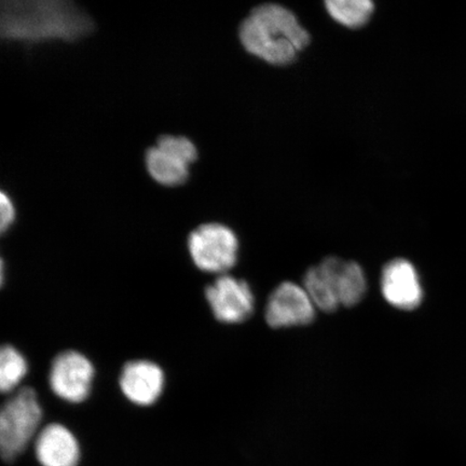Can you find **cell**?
Masks as SVG:
<instances>
[{
    "label": "cell",
    "instance_id": "obj_13",
    "mask_svg": "<svg viewBox=\"0 0 466 466\" xmlns=\"http://www.w3.org/2000/svg\"><path fill=\"white\" fill-rule=\"evenodd\" d=\"M325 7L337 23L351 29L365 26L375 11L370 0H329Z\"/></svg>",
    "mask_w": 466,
    "mask_h": 466
},
{
    "label": "cell",
    "instance_id": "obj_1",
    "mask_svg": "<svg viewBox=\"0 0 466 466\" xmlns=\"http://www.w3.org/2000/svg\"><path fill=\"white\" fill-rule=\"evenodd\" d=\"M2 36L26 44L75 43L93 31V22L84 10L64 0H9L2 3Z\"/></svg>",
    "mask_w": 466,
    "mask_h": 466
},
{
    "label": "cell",
    "instance_id": "obj_16",
    "mask_svg": "<svg viewBox=\"0 0 466 466\" xmlns=\"http://www.w3.org/2000/svg\"><path fill=\"white\" fill-rule=\"evenodd\" d=\"M15 208L13 200L8 195L2 192L0 195V230L7 232L15 220Z\"/></svg>",
    "mask_w": 466,
    "mask_h": 466
},
{
    "label": "cell",
    "instance_id": "obj_8",
    "mask_svg": "<svg viewBox=\"0 0 466 466\" xmlns=\"http://www.w3.org/2000/svg\"><path fill=\"white\" fill-rule=\"evenodd\" d=\"M316 317L314 306L306 289L284 282L272 291L266 307V320L271 328L281 329L311 323Z\"/></svg>",
    "mask_w": 466,
    "mask_h": 466
},
{
    "label": "cell",
    "instance_id": "obj_4",
    "mask_svg": "<svg viewBox=\"0 0 466 466\" xmlns=\"http://www.w3.org/2000/svg\"><path fill=\"white\" fill-rule=\"evenodd\" d=\"M187 247L192 262L203 272L227 275L238 261V237L223 224L208 223L197 227L190 232Z\"/></svg>",
    "mask_w": 466,
    "mask_h": 466
},
{
    "label": "cell",
    "instance_id": "obj_14",
    "mask_svg": "<svg viewBox=\"0 0 466 466\" xmlns=\"http://www.w3.org/2000/svg\"><path fill=\"white\" fill-rule=\"evenodd\" d=\"M28 372L27 360L19 350L5 345L0 350V391L14 394Z\"/></svg>",
    "mask_w": 466,
    "mask_h": 466
},
{
    "label": "cell",
    "instance_id": "obj_5",
    "mask_svg": "<svg viewBox=\"0 0 466 466\" xmlns=\"http://www.w3.org/2000/svg\"><path fill=\"white\" fill-rule=\"evenodd\" d=\"M197 158L198 150L190 139L165 136L146 153V167L157 183L175 187L187 182L190 166Z\"/></svg>",
    "mask_w": 466,
    "mask_h": 466
},
{
    "label": "cell",
    "instance_id": "obj_6",
    "mask_svg": "<svg viewBox=\"0 0 466 466\" xmlns=\"http://www.w3.org/2000/svg\"><path fill=\"white\" fill-rule=\"evenodd\" d=\"M96 369L85 354L66 350L52 360L48 382L51 391L66 403L80 404L89 398Z\"/></svg>",
    "mask_w": 466,
    "mask_h": 466
},
{
    "label": "cell",
    "instance_id": "obj_9",
    "mask_svg": "<svg viewBox=\"0 0 466 466\" xmlns=\"http://www.w3.org/2000/svg\"><path fill=\"white\" fill-rule=\"evenodd\" d=\"M119 388L130 403L148 407L158 401L166 387L161 366L148 360H130L122 367Z\"/></svg>",
    "mask_w": 466,
    "mask_h": 466
},
{
    "label": "cell",
    "instance_id": "obj_2",
    "mask_svg": "<svg viewBox=\"0 0 466 466\" xmlns=\"http://www.w3.org/2000/svg\"><path fill=\"white\" fill-rule=\"evenodd\" d=\"M248 54L275 66L293 63L310 44V34L288 8L264 4L250 11L238 31Z\"/></svg>",
    "mask_w": 466,
    "mask_h": 466
},
{
    "label": "cell",
    "instance_id": "obj_15",
    "mask_svg": "<svg viewBox=\"0 0 466 466\" xmlns=\"http://www.w3.org/2000/svg\"><path fill=\"white\" fill-rule=\"evenodd\" d=\"M304 289L314 306L325 312H333L340 306L328 277L319 266L312 267L306 272Z\"/></svg>",
    "mask_w": 466,
    "mask_h": 466
},
{
    "label": "cell",
    "instance_id": "obj_12",
    "mask_svg": "<svg viewBox=\"0 0 466 466\" xmlns=\"http://www.w3.org/2000/svg\"><path fill=\"white\" fill-rule=\"evenodd\" d=\"M319 266L329 278L340 305L352 307L362 300L367 283L363 268L357 262L329 258Z\"/></svg>",
    "mask_w": 466,
    "mask_h": 466
},
{
    "label": "cell",
    "instance_id": "obj_7",
    "mask_svg": "<svg viewBox=\"0 0 466 466\" xmlns=\"http://www.w3.org/2000/svg\"><path fill=\"white\" fill-rule=\"evenodd\" d=\"M204 294L213 316L221 323H242L254 311L253 291L242 279L229 275L219 276L208 285Z\"/></svg>",
    "mask_w": 466,
    "mask_h": 466
},
{
    "label": "cell",
    "instance_id": "obj_3",
    "mask_svg": "<svg viewBox=\"0 0 466 466\" xmlns=\"http://www.w3.org/2000/svg\"><path fill=\"white\" fill-rule=\"evenodd\" d=\"M44 411L36 391L31 387L17 390L5 401L0 411V451L11 462L36 439Z\"/></svg>",
    "mask_w": 466,
    "mask_h": 466
},
{
    "label": "cell",
    "instance_id": "obj_11",
    "mask_svg": "<svg viewBox=\"0 0 466 466\" xmlns=\"http://www.w3.org/2000/svg\"><path fill=\"white\" fill-rule=\"evenodd\" d=\"M35 453L42 466H77L79 441L66 425L50 423L35 439Z\"/></svg>",
    "mask_w": 466,
    "mask_h": 466
},
{
    "label": "cell",
    "instance_id": "obj_10",
    "mask_svg": "<svg viewBox=\"0 0 466 466\" xmlns=\"http://www.w3.org/2000/svg\"><path fill=\"white\" fill-rule=\"evenodd\" d=\"M381 290L389 304L400 310H415L423 299L422 285L416 268L403 258L390 261L383 268Z\"/></svg>",
    "mask_w": 466,
    "mask_h": 466
},
{
    "label": "cell",
    "instance_id": "obj_17",
    "mask_svg": "<svg viewBox=\"0 0 466 466\" xmlns=\"http://www.w3.org/2000/svg\"><path fill=\"white\" fill-rule=\"evenodd\" d=\"M0 270H2V285H4V282H5V264H4V259H2V266H0Z\"/></svg>",
    "mask_w": 466,
    "mask_h": 466
}]
</instances>
